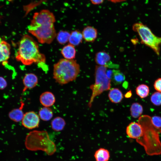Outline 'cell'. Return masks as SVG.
Masks as SVG:
<instances>
[{
	"label": "cell",
	"mask_w": 161,
	"mask_h": 161,
	"mask_svg": "<svg viewBox=\"0 0 161 161\" xmlns=\"http://www.w3.org/2000/svg\"><path fill=\"white\" fill-rule=\"evenodd\" d=\"M56 21L53 14L47 10L35 13L28 31L41 44H49L53 41L57 34L54 27Z\"/></svg>",
	"instance_id": "obj_1"
},
{
	"label": "cell",
	"mask_w": 161,
	"mask_h": 161,
	"mask_svg": "<svg viewBox=\"0 0 161 161\" xmlns=\"http://www.w3.org/2000/svg\"><path fill=\"white\" fill-rule=\"evenodd\" d=\"M16 59L27 66L34 63H45L46 61L45 55L39 51L38 43L27 34L23 35L19 42Z\"/></svg>",
	"instance_id": "obj_2"
},
{
	"label": "cell",
	"mask_w": 161,
	"mask_h": 161,
	"mask_svg": "<svg viewBox=\"0 0 161 161\" xmlns=\"http://www.w3.org/2000/svg\"><path fill=\"white\" fill-rule=\"evenodd\" d=\"M80 72V66L76 60L60 59L53 66V78L61 85L76 79Z\"/></svg>",
	"instance_id": "obj_3"
},
{
	"label": "cell",
	"mask_w": 161,
	"mask_h": 161,
	"mask_svg": "<svg viewBox=\"0 0 161 161\" xmlns=\"http://www.w3.org/2000/svg\"><path fill=\"white\" fill-rule=\"evenodd\" d=\"M25 145L28 150H41L49 155L54 154L56 151L55 144L45 131L35 130L30 132L26 137Z\"/></svg>",
	"instance_id": "obj_4"
},
{
	"label": "cell",
	"mask_w": 161,
	"mask_h": 161,
	"mask_svg": "<svg viewBox=\"0 0 161 161\" xmlns=\"http://www.w3.org/2000/svg\"><path fill=\"white\" fill-rule=\"evenodd\" d=\"M107 68L105 66L99 65L95 66V83L90 86V89L92 91V95L88 104L89 107L91 106L96 97L110 89L111 80L106 74Z\"/></svg>",
	"instance_id": "obj_5"
},
{
	"label": "cell",
	"mask_w": 161,
	"mask_h": 161,
	"mask_svg": "<svg viewBox=\"0 0 161 161\" xmlns=\"http://www.w3.org/2000/svg\"><path fill=\"white\" fill-rule=\"evenodd\" d=\"M132 29L137 33L142 44L149 47L157 55H159L161 37L155 35L150 28L142 23L134 24L132 26Z\"/></svg>",
	"instance_id": "obj_6"
},
{
	"label": "cell",
	"mask_w": 161,
	"mask_h": 161,
	"mask_svg": "<svg viewBox=\"0 0 161 161\" xmlns=\"http://www.w3.org/2000/svg\"><path fill=\"white\" fill-rule=\"evenodd\" d=\"M22 125L30 129H33L38 127L40 118L38 115L35 112H27L24 114L21 120Z\"/></svg>",
	"instance_id": "obj_7"
},
{
	"label": "cell",
	"mask_w": 161,
	"mask_h": 161,
	"mask_svg": "<svg viewBox=\"0 0 161 161\" xmlns=\"http://www.w3.org/2000/svg\"><path fill=\"white\" fill-rule=\"evenodd\" d=\"M127 136L132 139L138 140L143 135V129L142 126L138 123L132 122L127 126L126 129Z\"/></svg>",
	"instance_id": "obj_8"
},
{
	"label": "cell",
	"mask_w": 161,
	"mask_h": 161,
	"mask_svg": "<svg viewBox=\"0 0 161 161\" xmlns=\"http://www.w3.org/2000/svg\"><path fill=\"white\" fill-rule=\"evenodd\" d=\"M10 54V46L0 37V63L3 64L9 59Z\"/></svg>",
	"instance_id": "obj_9"
},
{
	"label": "cell",
	"mask_w": 161,
	"mask_h": 161,
	"mask_svg": "<svg viewBox=\"0 0 161 161\" xmlns=\"http://www.w3.org/2000/svg\"><path fill=\"white\" fill-rule=\"evenodd\" d=\"M24 88V92L28 89H32L35 87L38 83V78L35 74L29 73L26 74L23 79Z\"/></svg>",
	"instance_id": "obj_10"
},
{
	"label": "cell",
	"mask_w": 161,
	"mask_h": 161,
	"mask_svg": "<svg viewBox=\"0 0 161 161\" xmlns=\"http://www.w3.org/2000/svg\"><path fill=\"white\" fill-rule=\"evenodd\" d=\"M111 57L109 55L104 51L97 52L95 55V60L96 63L99 66H111Z\"/></svg>",
	"instance_id": "obj_11"
},
{
	"label": "cell",
	"mask_w": 161,
	"mask_h": 161,
	"mask_svg": "<svg viewBox=\"0 0 161 161\" xmlns=\"http://www.w3.org/2000/svg\"><path fill=\"white\" fill-rule=\"evenodd\" d=\"M82 33L83 38L85 41L93 42L97 38V32L96 28L92 26H88L83 29Z\"/></svg>",
	"instance_id": "obj_12"
},
{
	"label": "cell",
	"mask_w": 161,
	"mask_h": 161,
	"mask_svg": "<svg viewBox=\"0 0 161 161\" xmlns=\"http://www.w3.org/2000/svg\"><path fill=\"white\" fill-rule=\"evenodd\" d=\"M106 74L111 80L115 85H119L125 80V76L120 70L114 69L106 71Z\"/></svg>",
	"instance_id": "obj_13"
},
{
	"label": "cell",
	"mask_w": 161,
	"mask_h": 161,
	"mask_svg": "<svg viewBox=\"0 0 161 161\" xmlns=\"http://www.w3.org/2000/svg\"><path fill=\"white\" fill-rule=\"evenodd\" d=\"M39 100L41 104L46 107H49L54 105L55 98L53 94L47 91L43 92L40 96Z\"/></svg>",
	"instance_id": "obj_14"
},
{
	"label": "cell",
	"mask_w": 161,
	"mask_h": 161,
	"mask_svg": "<svg viewBox=\"0 0 161 161\" xmlns=\"http://www.w3.org/2000/svg\"><path fill=\"white\" fill-rule=\"evenodd\" d=\"M21 106L18 108L14 109L11 110L8 114L9 118L12 120L16 122L21 121L24 114L22 110L24 103L21 102Z\"/></svg>",
	"instance_id": "obj_15"
},
{
	"label": "cell",
	"mask_w": 161,
	"mask_h": 161,
	"mask_svg": "<svg viewBox=\"0 0 161 161\" xmlns=\"http://www.w3.org/2000/svg\"><path fill=\"white\" fill-rule=\"evenodd\" d=\"M108 97L112 102L118 103L123 100V95L122 92L119 89L113 88L110 90L108 94Z\"/></svg>",
	"instance_id": "obj_16"
},
{
	"label": "cell",
	"mask_w": 161,
	"mask_h": 161,
	"mask_svg": "<svg viewBox=\"0 0 161 161\" xmlns=\"http://www.w3.org/2000/svg\"><path fill=\"white\" fill-rule=\"evenodd\" d=\"M61 53L65 58L71 60L75 58L76 51L74 46L69 44L63 48Z\"/></svg>",
	"instance_id": "obj_17"
},
{
	"label": "cell",
	"mask_w": 161,
	"mask_h": 161,
	"mask_svg": "<svg viewBox=\"0 0 161 161\" xmlns=\"http://www.w3.org/2000/svg\"><path fill=\"white\" fill-rule=\"evenodd\" d=\"M94 157L96 161H108L110 157V154L107 149L100 148L95 151Z\"/></svg>",
	"instance_id": "obj_18"
},
{
	"label": "cell",
	"mask_w": 161,
	"mask_h": 161,
	"mask_svg": "<svg viewBox=\"0 0 161 161\" xmlns=\"http://www.w3.org/2000/svg\"><path fill=\"white\" fill-rule=\"evenodd\" d=\"M83 38L82 33L78 30H75L70 33L69 42L74 46H77L82 42Z\"/></svg>",
	"instance_id": "obj_19"
},
{
	"label": "cell",
	"mask_w": 161,
	"mask_h": 161,
	"mask_svg": "<svg viewBox=\"0 0 161 161\" xmlns=\"http://www.w3.org/2000/svg\"><path fill=\"white\" fill-rule=\"evenodd\" d=\"M65 125L66 122L64 120L59 117L55 118L51 122L52 128L53 130L57 131L63 130Z\"/></svg>",
	"instance_id": "obj_20"
},
{
	"label": "cell",
	"mask_w": 161,
	"mask_h": 161,
	"mask_svg": "<svg viewBox=\"0 0 161 161\" xmlns=\"http://www.w3.org/2000/svg\"><path fill=\"white\" fill-rule=\"evenodd\" d=\"M38 113L40 118L44 121L50 120L53 116L52 110L49 107H44L41 108Z\"/></svg>",
	"instance_id": "obj_21"
},
{
	"label": "cell",
	"mask_w": 161,
	"mask_h": 161,
	"mask_svg": "<svg viewBox=\"0 0 161 161\" xmlns=\"http://www.w3.org/2000/svg\"><path fill=\"white\" fill-rule=\"evenodd\" d=\"M143 111L142 106L138 103H132L130 108L131 115L134 118H137L141 116Z\"/></svg>",
	"instance_id": "obj_22"
},
{
	"label": "cell",
	"mask_w": 161,
	"mask_h": 161,
	"mask_svg": "<svg viewBox=\"0 0 161 161\" xmlns=\"http://www.w3.org/2000/svg\"><path fill=\"white\" fill-rule=\"evenodd\" d=\"M136 92L139 97L142 98H144L147 97L149 94V88L145 84H141L137 87Z\"/></svg>",
	"instance_id": "obj_23"
},
{
	"label": "cell",
	"mask_w": 161,
	"mask_h": 161,
	"mask_svg": "<svg viewBox=\"0 0 161 161\" xmlns=\"http://www.w3.org/2000/svg\"><path fill=\"white\" fill-rule=\"evenodd\" d=\"M70 33L66 31L61 30L57 34L56 37L58 42L61 44H64L69 41Z\"/></svg>",
	"instance_id": "obj_24"
},
{
	"label": "cell",
	"mask_w": 161,
	"mask_h": 161,
	"mask_svg": "<svg viewBox=\"0 0 161 161\" xmlns=\"http://www.w3.org/2000/svg\"><path fill=\"white\" fill-rule=\"evenodd\" d=\"M150 100L155 106L161 105V92L157 91L154 93L151 97Z\"/></svg>",
	"instance_id": "obj_25"
},
{
	"label": "cell",
	"mask_w": 161,
	"mask_h": 161,
	"mask_svg": "<svg viewBox=\"0 0 161 161\" xmlns=\"http://www.w3.org/2000/svg\"><path fill=\"white\" fill-rule=\"evenodd\" d=\"M151 121L153 126L156 129H161V117L154 116L151 118Z\"/></svg>",
	"instance_id": "obj_26"
},
{
	"label": "cell",
	"mask_w": 161,
	"mask_h": 161,
	"mask_svg": "<svg viewBox=\"0 0 161 161\" xmlns=\"http://www.w3.org/2000/svg\"><path fill=\"white\" fill-rule=\"evenodd\" d=\"M154 86L156 91L161 92V78H158L155 81Z\"/></svg>",
	"instance_id": "obj_27"
},
{
	"label": "cell",
	"mask_w": 161,
	"mask_h": 161,
	"mask_svg": "<svg viewBox=\"0 0 161 161\" xmlns=\"http://www.w3.org/2000/svg\"><path fill=\"white\" fill-rule=\"evenodd\" d=\"M7 86L6 80L3 77L0 76V90L4 89Z\"/></svg>",
	"instance_id": "obj_28"
},
{
	"label": "cell",
	"mask_w": 161,
	"mask_h": 161,
	"mask_svg": "<svg viewBox=\"0 0 161 161\" xmlns=\"http://www.w3.org/2000/svg\"><path fill=\"white\" fill-rule=\"evenodd\" d=\"M92 3L94 4H99L102 3L104 0H90Z\"/></svg>",
	"instance_id": "obj_29"
},
{
	"label": "cell",
	"mask_w": 161,
	"mask_h": 161,
	"mask_svg": "<svg viewBox=\"0 0 161 161\" xmlns=\"http://www.w3.org/2000/svg\"><path fill=\"white\" fill-rule=\"evenodd\" d=\"M114 3H117L120 2L126 1V0H108Z\"/></svg>",
	"instance_id": "obj_30"
},
{
	"label": "cell",
	"mask_w": 161,
	"mask_h": 161,
	"mask_svg": "<svg viewBox=\"0 0 161 161\" xmlns=\"http://www.w3.org/2000/svg\"><path fill=\"white\" fill-rule=\"evenodd\" d=\"M131 91H129L127 92L125 95V97L126 98H129L131 97Z\"/></svg>",
	"instance_id": "obj_31"
},
{
	"label": "cell",
	"mask_w": 161,
	"mask_h": 161,
	"mask_svg": "<svg viewBox=\"0 0 161 161\" xmlns=\"http://www.w3.org/2000/svg\"></svg>",
	"instance_id": "obj_32"
}]
</instances>
